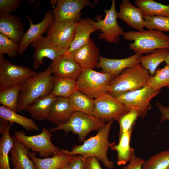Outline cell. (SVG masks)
<instances>
[{"instance_id": "obj_26", "label": "cell", "mask_w": 169, "mask_h": 169, "mask_svg": "<svg viewBox=\"0 0 169 169\" xmlns=\"http://www.w3.org/2000/svg\"><path fill=\"white\" fill-rule=\"evenodd\" d=\"M56 98L51 92L28 105L25 110L29 113L33 118L38 120H46L51 106Z\"/></svg>"}, {"instance_id": "obj_18", "label": "cell", "mask_w": 169, "mask_h": 169, "mask_svg": "<svg viewBox=\"0 0 169 169\" xmlns=\"http://www.w3.org/2000/svg\"><path fill=\"white\" fill-rule=\"evenodd\" d=\"M52 74L55 76L77 80L82 69L69 54H63L56 58L50 64Z\"/></svg>"}, {"instance_id": "obj_21", "label": "cell", "mask_w": 169, "mask_h": 169, "mask_svg": "<svg viewBox=\"0 0 169 169\" xmlns=\"http://www.w3.org/2000/svg\"><path fill=\"white\" fill-rule=\"evenodd\" d=\"M74 112L68 98L58 97L51 106L46 120L59 126L67 122Z\"/></svg>"}, {"instance_id": "obj_37", "label": "cell", "mask_w": 169, "mask_h": 169, "mask_svg": "<svg viewBox=\"0 0 169 169\" xmlns=\"http://www.w3.org/2000/svg\"><path fill=\"white\" fill-rule=\"evenodd\" d=\"M139 116V115L137 111L131 110L117 120L120 126L119 135L133 129L136 121Z\"/></svg>"}, {"instance_id": "obj_8", "label": "cell", "mask_w": 169, "mask_h": 169, "mask_svg": "<svg viewBox=\"0 0 169 169\" xmlns=\"http://www.w3.org/2000/svg\"><path fill=\"white\" fill-rule=\"evenodd\" d=\"M51 132L46 128L44 127L38 135L28 136L24 131H21L15 132L14 136L28 150L38 152L40 157L45 158L59 152L60 150L52 143Z\"/></svg>"}, {"instance_id": "obj_23", "label": "cell", "mask_w": 169, "mask_h": 169, "mask_svg": "<svg viewBox=\"0 0 169 169\" xmlns=\"http://www.w3.org/2000/svg\"><path fill=\"white\" fill-rule=\"evenodd\" d=\"M93 22L90 18H82L77 22L74 39L66 54L79 48L89 40L90 35L97 30Z\"/></svg>"}, {"instance_id": "obj_36", "label": "cell", "mask_w": 169, "mask_h": 169, "mask_svg": "<svg viewBox=\"0 0 169 169\" xmlns=\"http://www.w3.org/2000/svg\"><path fill=\"white\" fill-rule=\"evenodd\" d=\"M144 27L147 29L169 32V17L144 15Z\"/></svg>"}, {"instance_id": "obj_19", "label": "cell", "mask_w": 169, "mask_h": 169, "mask_svg": "<svg viewBox=\"0 0 169 169\" xmlns=\"http://www.w3.org/2000/svg\"><path fill=\"white\" fill-rule=\"evenodd\" d=\"M0 33L19 44L25 33L21 19L10 14L0 13Z\"/></svg>"}, {"instance_id": "obj_3", "label": "cell", "mask_w": 169, "mask_h": 169, "mask_svg": "<svg viewBox=\"0 0 169 169\" xmlns=\"http://www.w3.org/2000/svg\"><path fill=\"white\" fill-rule=\"evenodd\" d=\"M122 36L126 40L133 41L129 47L135 54H150L158 49L169 48V35L157 30L127 31Z\"/></svg>"}, {"instance_id": "obj_14", "label": "cell", "mask_w": 169, "mask_h": 169, "mask_svg": "<svg viewBox=\"0 0 169 169\" xmlns=\"http://www.w3.org/2000/svg\"><path fill=\"white\" fill-rule=\"evenodd\" d=\"M30 45L34 49L33 67L35 69H38L43 64L44 58H49L52 62L58 56L66 54L68 51L55 45L46 36H42L37 39Z\"/></svg>"}, {"instance_id": "obj_34", "label": "cell", "mask_w": 169, "mask_h": 169, "mask_svg": "<svg viewBox=\"0 0 169 169\" xmlns=\"http://www.w3.org/2000/svg\"><path fill=\"white\" fill-rule=\"evenodd\" d=\"M147 85L156 90L165 87L169 88V66L157 69L154 75L150 77Z\"/></svg>"}, {"instance_id": "obj_28", "label": "cell", "mask_w": 169, "mask_h": 169, "mask_svg": "<svg viewBox=\"0 0 169 169\" xmlns=\"http://www.w3.org/2000/svg\"><path fill=\"white\" fill-rule=\"evenodd\" d=\"M169 53V48H160L156 49L150 54L141 56L140 64L149 72L150 76L154 74L159 65L165 61Z\"/></svg>"}, {"instance_id": "obj_20", "label": "cell", "mask_w": 169, "mask_h": 169, "mask_svg": "<svg viewBox=\"0 0 169 169\" xmlns=\"http://www.w3.org/2000/svg\"><path fill=\"white\" fill-rule=\"evenodd\" d=\"M119 7L118 18L137 31L144 30V15L140 8L133 5L128 0H122Z\"/></svg>"}, {"instance_id": "obj_46", "label": "cell", "mask_w": 169, "mask_h": 169, "mask_svg": "<svg viewBox=\"0 0 169 169\" xmlns=\"http://www.w3.org/2000/svg\"><path fill=\"white\" fill-rule=\"evenodd\" d=\"M60 169H68V165Z\"/></svg>"}, {"instance_id": "obj_32", "label": "cell", "mask_w": 169, "mask_h": 169, "mask_svg": "<svg viewBox=\"0 0 169 169\" xmlns=\"http://www.w3.org/2000/svg\"><path fill=\"white\" fill-rule=\"evenodd\" d=\"M54 84L51 93L57 97L68 98L76 89V80L54 75Z\"/></svg>"}, {"instance_id": "obj_9", "label": "cell", "mask_w": 169, "mask_h": 169, "mask_svg": "<svg viewBox=\"0 0 169 169\" xmlns=\"http://www.w3.org/2000/svg\"><path fill=\"white\" fill-rule=\"evenodd\" d=\"M104 12L105 14L104 19H102L101 17L97 16L95 18L96 21L93 22L97 30L102 32L98 33V38L108 42L118 44L120 36H123L124 32L117 22L118 13L116 10L115 0H112L110 9L105 10Z\"/></svg>"}, {"instance_id": "obj_33", "label": "cell", "mask_w": 169, "mask_h": 169, "mask_svg": "<svg viewBox=\"0 0 169 169\" xmlns=\"http://www.w3.org/2000/svg\"><path fill=\"white\" fill-rule=\"evenodd\" d=\"M20 87L17 85L0 90V104L17 112Z\"/></svg>"}, {"instance_id": "obj_40", "label": "cell", "mask_w": 169, "mask_h": 169, "mask_svg": "<svg viewBox=\"0 0 169 169\" xmlns=\"http://www.w3.org/2000/svg\"><path fill=\"white\" fill-rule=\"evenodd\" d=\"M144 161L140 157L136 156L134 154L128 164L124 166L123 169H142Z\"/></svg>"}, {"instance_id": "obj_6", "label": "cell", "mask_w": 169, "mask_h": 169, "mask_svg": "<svg viewBox=\"0 0 169 169\" xmlns=\"http://www.w3.org/2000/svg\"><path fill=\"white\" fill-rule=\"evenodd\" d=\"M106 123L105 121L80 112H74L65 123L50 128L51 132L63 130L66 135L71 131L78 136L79 141H84L87 135L93 131H98Z\"/></svg>"}, {"instance_id": "obj_2", "label": "cell", "mask_w": 169, "mask_h": 169, "mask_svg": "<svg viewBox=\"0 0 169 169\" xmlns=\"http://www.w3.org/2000/svg\"><path fill=\"white\" fill-rule=\"evenodd\" d=\"M51 65L44 70L29 77L21 85L17 111L25 110L29 105L50 94L52 90L54 77Z\"/></svg>"}, {"instance_id": "obj_12", "label": "cell", "mask_w": 169, "mask_h": 169, "mask_svg": "<svg viewBox=\"0 0 169 169\" xmlns=\"http://www.w3.org/2000/svg\"><path fill=\"white\" fill-rule=\"evenodd\" d=\"M89 0H59L51 11L56 22H77L81 18V11L85 7L92 6Z\"/></svg>"}, {"instance_id": "obj_24", "label": "cell", "mask_w": 169, "mask_h": 169, "mask_svg": "<svg viewBox=\"0 0 169 169\" xmlns=\"http://www.w3.org/2000/svg\"><path fill=\"white\" fill-rule=\"evenodd\" d=\"M14 145L10 153L13 169H36L28 155L29 150L13 136Z\"/></svg>"}, {"instance_id": "obj_44", "label": "cell", "mask_w": 169, "mask_h": 169, "mask_svg": "<svg viewBox=\"0 0 169 169\" xmlns=\"http://www.w3.org/2000/svg\"><path fill=\"white\" fill-rule=\"evenodd\" d=\"M0 133L2 134L9 125V122L5 120L0 118Z\"/></svg>"}, {"instance_id": "obj_45", "label": "cell", "mask_w": 169, "mask_h": 169, "mask_svg": "<svg viewBox=\"0 0 169 169\" xmlns=\"http://www.w3.org/2000/svg\"><path fill=\"white\" fill-rule=\"evenodd\" d=\"M164 62L166 65L169 66V53L167 55Z\"/></svg>"}, {"instance_id": "obj_17", "label": "cell", "mask_w": 169, "mask_h": 169, "mask_svg": "<svg viewBox=\"0 0 169 169\" xmlns=\"http://www.w3.org/2000/svg\"><path fill=\"white\" fill-rule=\"evenodd\" d=\"M142 55L135 54L127 58L114 59L100 56L97 67L102 69V72L110 74L115 77L125 69L134 67L140 63Z\"/></svg>"}, {"instance_id": "obj_42", "label": "cell", "mask_w": 169, "mask_h": 169, "mask_svg": "<svg viewBox=\"0 0 169 169\" xmlns=\"http://www.w3.org/2000/svg\"><path fill=\"white\" fill-rule=\"evenodd\" d=\"M84 160L86 169H103L99 160L95 156H90Z\"/></svg>"}, {"instance_id": "obj_5", "label": "cell", "mask_w": 169, "mask_h": 169, "mask_svg": "<svg viewBox=\"0 0 169 169\" xmlns=\"http://www.w3.org/2000/svg\"><path fill=\"white\" fill-rule=\"evenodd\" d=\"M114 77L110 74L98 72L92 69H83L76 80V89L95 99L107 93Z\"/></svg>"}, {"instance_id": "obj_38", "label": "cell", "mask_w": 169, "mask_h": 169, "mask_svg": "<svg viewBox=\"0 0 169 169\" xmlns=\"http://www.w3.org/2000/svg\"><path fill=\"white\" fill-rule=\"evenodd\" d=\"M19 44L0 33V54H6L9 57L18 54Z\"/></svg>"}, {"instance_id": "obj_25", "label": "cell", "mask_w": 169, "mask_h": 169, "mask_svg": "<svg viewBox=\"0 0 169 169\" xmlns=\"http://www.w3.org/2000/svg\"><path fill=\"white\" fill-rule=\"evenodd\" d=\"M133 129L119 135L118 143H110V147L117 154V163L118 166L126 164L135 154L133 149L130 146V139Z\"/></svg>"}, {"instance_id": "obj_4", "label": "cell", "mask_w": 169, "mask_h": 169, "mask_svg": "<svg viewBox=\"0 0 169 169\" xmlns=\"http://www.w3.org/2000/svg\"><path fill=\"white\" fill-rule=\"evenodd\" d=\"M149 71L139 63L127 68L111 81L107 93L115 96L146 85L150 77Z\"/></svg>"}, {"instance_id": "obj_43", "label": "cell", "mask_w": 169, "mask_h": 169, "mask_svg": "<svg viewBox=\"0 0 169 169\" xmlns=\"http://www.w3.org/2000/svg\"><path fill=\"white\" fill-rule=\"evenodd\" d=\"M156 105L161 114V122L169 120V106H164L159 102L156 103Z\"/></svg>"}, {"instance_id": "obj_31", "label": "cell", "mask_w": 169, "mask_h": 169, "mask_svg": "<svg viewBox=\"0 0 169 169\" xmlns=\"http://www.w3.org/2000/svg\"><path fill=\"white\" fill-rule=\"evenodd\" d=\"M134 4L141 10L144 15L169 17V5L153 0H136Z\"/></svg>"}, {"instance_id": "obj_1", "label": "cell", "mask_w": 169, "mask_h": 169, "mask_svg": "<svg viewBox=\"0 0 169 169\" xmlns=\"http://www.w3.org/2000/svg\"><path fill=\"white\" fill-rule=\"evenodd\" d=\"M113 120L106 122L95 136L84 141L82 144L75 145L70 151L60 149L61 152L69 156L80 155L84 159L94 156L100 161L105 168L114 169L113 162L109 160L107 156L110 144L108 137Z\"/></svg>"}, {"instance_id": "obj_22", "label": "cell", "mask_w": 169, "mask_h": 169, "mask_svg": "<svg viewBox=\"0 0 169 169\" xmlns=\"http://www.w3.org/2000/svg\"><path fill=\"white\" fill-rule=\"evenodd\" d=\"M28 155L35 165L36 169H60L68 165L76 156L65 155L61 152L60 150L59 152L50 157L38 158L36 156L34 152L29 151Z\"/></svg>"}, {"instance_id": "obj_13", "label": "cell", "mask_w": 169, "mask_h": 169, "mask_svg": "<svg viewBox=\"0 0 169 169\" xmlns=\"http://www.w3.org/2000/svg\"><path fill=\"white\" fill-rule=\"evenodd\" d=\"M77 22L54 21L47 30L46 36L55 45L68 51L74 39Z\"/></svg>"}, {"instance_id": "obj_16", "label": "cell", "mask_w": 169, "mask_h": 169, "mask_svg": "<svg viewBox=\"0 0 169 169\" xmlns=\"http://www.w3.org/2000/svg\"><path fill=\"white\" fill-rule=\"evenodd\" d=\"M30 23L28 30L25 33L19 44L18 55L23 54L28 47L34 40L42 36L54 20V17L51 11L48 10L43 19L39 23L34 24L31 18H28Z\"/></svg>"}, {"instance_id": "obj_27", "label": "cell", "mask_w": 169, "mask_h": 169, "mask_svg": "<svg viewBox=\"0 0 169 169\" xmlns=\"http://www.w3.org/2000/svg\"><path fill=\"white\" fill-rule=\"evenodd\" d=\"M74 112H80L93 115L94 99L76 89L68 98Z\"/></svg>"}, {"instance_id": "obj_35", "label": "cell", "mask_w": 169, "mask_h": 169, "mask_svg": "<svg viewBox=\"0 0 169 169\" xmlns=\"http://www.w3.org/2000/svg\"><path fill=\"white\" fill-rule=\"evenodd\" d=\"M142 169H169V149L157 153L145 161Z\"/></svg>"}, {"instance_id": "obj_11", "label": "cell", "mask_w": 169, "mask_h": 169, "mask_svg": "<svg viewBox=\"0 0 169 169\" xmlns=\"http://www.w3.org/2000/svg\"><path fill=\"white\" fill-rule=\"evenodd\" d=\"M128 111L115 96L107 93L94 99L93 115L106 122L116 120Z\"/></svg>"}, {"instance_id": "obj_15", "label": "cell", "mask_w": 169, "mask_h": 169, "mask_svg": "<svg viewBox=\"0 0 169 169\" xmlns=\"http://www.w3.org/2000/svg\"><path fill=\"white\" fill-rule=\"evenodd\" d=\"M99 53V48L90 38L84 45L67 54L73 58L83 70L97 67L100 56Z\"/></svg>"}, {"instance_id": "obj_39", "label": "cell", "mask_w": 169, "mask_h": 169, "mask_svg": "<svg viewBox=\"0 0 169 169\" xmlns=\"http://www.w3.org/2000/svg\"><path fill=\"white\" fill-rule=\"evenodd\" d=\"M21 2V0H0V13L10 14L17 10Z\"/></svg>"}, {"instance_id": "obj_10", "label": "cell", "mask_w": 169, "mask_h": 169, "mask_svg": "<svg viewBox=\"0 0 169 169\" xmlns=\"http://www.w3.org/2000/svg\"><path fill=\"white\" fill-rule=\"evenodd\" d=\"M36 73L28 67L13 64L0 54V90L20 85Z\"/></svg>"}, {"instance_id": "obj_30", "label": "cell", "mask_w": 169, "mask_h": 169, "mask_svg": "<svg viewBox=\"0 0 169 169\" xmlns=\"http://www.w3.org/2000/svg\"><path fill=\"white\" fill-rule=\"evenodd\" d=\"M11 125L10 123L6 128L0 139V169H11L8 155L14 143L13 136L10 134Z\"/></svg>"}, {"instance_id": "obj_29", "label": "cell", "mask_w": 169, "mask_h": 169, "mask_svg": "<svg viewBox=\"0 0 169 169\" xmlns=\"http://www.w3.org/2000/svg\"><path fill=\"white\" fill-rule=\"evenodd\" d=\"M0 117L11 124L17 123L28 131L39 130L38 126L32 119L18 114L16 112L3 105L0 106Z\"/></svg>"}, {"instance_id": "obj_41", "label": "cell", "mask_w": 169, "mask_h": 169, "mask_svg": "<svg viewBox=\"0 0 169 169\" xmlns=\"http://www.w3.org/2000/svg\"><path fill=\"white\" fill-rule=\"evenodd\" d=\"M68 169H86L84 158L81 155H76L68 165Z\"/></svg>"}, {"instance_id": "obj_7", "label": "cell", "mask_w": 169, "mask_h": 169, "mask_svg": "<svg viewBox=\"0 0 169 169\" xmlns=\"http://www.w3.org/2000/svg\"><path fill=\"white\" fill-rule=\"evenodd\" d=\"M160 90H156L146 85L136 90L127 91L115 97L129 110L137 111L139 116L144 118L152 106L150 101L159 93Z\"/></svg>"}]
</instances>
